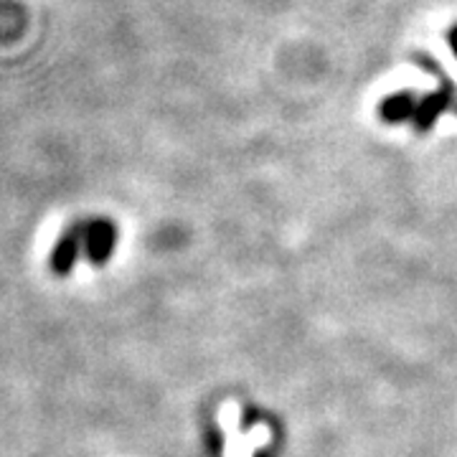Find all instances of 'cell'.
<instances>
[{
	"mask_svg": "<svg viewBox=\"0 0 457 457\" xmlns=\"http://www.w3.org/2000/svg\"><path fill=\"white\" fill-rule=\"evenodd\" d=\"M420 64L425 66V69H429L435 77H440V89L420 99L417 114H414V120H411L414 130L429 132L432 128H435V122L440 120L442 114L450 110V104L457 102V89H455V84H453V79L442 71L440 66L435 64V59H429V56H425V54H420Z\"/></svg>",
	"mask_w": 457,
	"mask_h": 457,
	"instance_id": "6da1fadb",
	"label": "cell"
},
{
	"mask_svg": "<svg viewBox=\"0 0 457 457\" xmlns=\"http://www.w3.org/2000/svg\"><path fill=\"white\" fill-rule=\"evenodd\" d=\"M450 46H453V54L457 56V26L453 29V33H450Z\"/></svg>",
	"mask_w": 457,
	"mask_h": 457,
	"instance_id": "5b68a950",
	"label": "cell"
},
{
	"mask_svg": "<svg viewBox=\"0 0 457 457\" xmlns=\"http://www.w3.org/2000/svg\"><path fill=\"white\" fill-rule=\"evenodd\" d=\"M117 246V227L110 219H87V237H84V257L92 264H104L114 254Z\"/></svg>",
	"mask_w": 457,
	"mask_h": 457,
	"instance_id": "3957f363",
	"label": "cell"
},
{
	"mask_svg": "<svg viewBox=\"0 0 457 457\" xmlns=\"http://www.w3.org/2000/svg\"><path fill=\"white\" fill-rule=\"evenodd\" d=\"M84 237H87V219L74 221L71 227L62 234L51 252V270L56 275H71L79 257H84Z\"/></svg>",
	"mask_w": 457,
	"mask_h": 457,
	"instance_id": "7a4b0ae2",
	"label": "cell"
},
{
	"mask_svg": "<svg viewBox=\"0 0 457 457\" xmlns=\"http://www.w3.org/2000/svg\"><path fill=\"white\" fill-rule=\"evenodd\" d=\"M417 107H420V99L414 97L411 92H399V95H392V97L384 99V104H381V117H384L389 125H399V122L414 120Z\"/></svg>",
	"mask_w": 457,
	"mask_h": 457,
	"instance_id": "277c9868",
	"label": "cell"
}]
</instances>
